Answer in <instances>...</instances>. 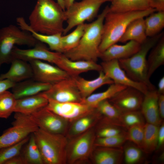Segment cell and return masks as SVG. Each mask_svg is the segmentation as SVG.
I'll return each instance as SVG.
<instances>
[{
  "label": "cell",
  "mask_w": 164,
  "mask_h": 164,
  "mask_svg": "<svg viewBox=\"0 0 164 164\" xmlns=\"http://www.w3.org/2000/svg\"><path fill=\"white\" fill-rule=\"evenodd\" d=\"M99 72L98 77L92 80H87L79 76L73 77L83 100L101 87L114 83L113 81L107 76L102 71Z\"/></svg>",
  "instance_id": "26"
},
{
  "label": "cell",
  "mask_w": 164,
  "mask_h": 164,
  "mask_svg": "<svg viewBox=\"0 0 164 164\" xmlns=\"http://www.w3.org/2000/svg\"><path fill=\"white\" fill-rule=\"evenodd\" d=\"M159 126L146 123L144 125V136L141 149L151 153L156 149Z\"/></svg>",
  "instance_id": "34"
},
{
  "label": "cell",
  "mask_w": 164,
  "mask_h": 164,
  "mask_svg": "<svg viewBox=\"0 0 164 164\" xmlns=\"http://www.w3.org/2000/svg\"><path fill=\"white\" fill-rule=\"evenodd\" d=\"M16 100L8 91L0 94V118L7 119L14 112Z\"/></svg>",
  "instance_id": "37"
},
{
  "label": "cell",
  "mask_w": 164,
  "mask_h": 164,
  "mask_svg": "<svg viewBox=\"0 0 164 164\" xmlns=\"http://www.w3.org/2000/svg\"><path fill=\"white\" fill-rule=\"evenodd\" d=\"M56 0V2L61 6L63 9L65 10H66L64 2V0Z\"/></svg>",
  "instance_id": "50"
},
{
  "label": "cell",
  "mask_w": 164,
  "mask_h": 164,
  "mask_svg": "<svg viewBox=\"0 0 164 164\" xmlns=\"http://www.w3.org/2000/svg\"><path fill=\"white\" fill-rule=\"evenodd\" d=\"M144 18L135 19L128 25L119 42L125 43L134 41L140 44L147 38L146 34Z\"/></svg>",
  "instance_id": "27"
},
{
  "label": "cell",
  "mask_w": 164,
  "mask_h": 164,
  "mask_svg": "<svg viewBox=\"0 0 164 164\" xmlns=\"http://www.w3.org/2000/svg\"><path fill=\"white\" fill-rule=\"evenodd\" d=\"M15 83L7 80H0V94L12 88Z\"/></svg>",
  "instance_id": "45"
},
{
  "label": "cell",
  "mask_w": 164,
  "mask_h": 164,
  "mask_svg": "<svg viewBox=\"0 0 164 164\" xmlns=\"http://www.w3.org/2000/svg\"><path fill=\"white\" fill-rule=\"evenodd\" d=\"M9 70L0 75V80H8L14 83L32 78L33 72L29 62L18 58L13 59Z\"/></svg>",
  "instance_id": "22"
},
{
  "label": "cell",
  "mask_w": 164,
  "mask_h": 164,
  "mask_svg": "<svg viewBox=\"0 0 164 164\" xmlns=\"http://www.w3.org/2000/svg\"><path fill=\"white\" fill-rule=\"evenodd\" d=\"M12 126L0 136V149L15 144L37 130L38 127L27 115L15 113Z\"/></svg>",
  "instance_id": "9"
},
{
  "label": "cell",
  "mask_w": 164,
  "mask_h": 164,
  "mask_svg": "<svg viewBox=\"0 0 164 164\" xmlns=\"http://www.w3.org/2000/svg\"><path fill=\"white\" fill-rule=\"evenodd\" d=\"M101 118L95 108L86 114L70 122L66 135L70 139L94 127Z\"/></svg>",
  "instance_id": "19"
},
{
  "label": "cell",
  "mask_w": 164,
  "mask_h": 164,
  "mask_svg": "<svg viewBox=\"0 0 164 164\" xmlns=\"http://www.w3.org/2000/svg\"><path fill=\"white\" fill-rule=\"evenodd\" d=\"M63 53L50 50L44 43L38 41L32 48L22 49L15 46L12 52V60L18 58L29 62L37 60L56 64H59Z\"/></svg>",
  "instance_id": "12"
},
{
  "label": "cell",
  "mask_w": 164,
  "mask_h": 164,
  "mask_svg": "<svg viewBox=\"0 0 164 164\" xmlns=\"http://www.w3.org/2000/svg\"><path fill=\"white\" fill-rule=\"evenodd\" d=\"M48 101L42 92L17 99L14 112L29 115L45 107Z\"/></svg>",
  "instance_id": "25"
},
{
  "label": "cell",
  "mask_w": 164,
  "mask_h": 164,
  "mask_svg": "<svg viewBox=\"0 0 164 164\" xmlns=\"http://www.w3.org/2000/svg\"><path fill=\"white\" fill-rule=\"evenodd\" d=\"M146 17L144 19L147 36L151 37L159 34L164 27V11H156Z\"/></svg>",
  "instance_id": "32"
},
{
  "label": "cell",
  "mask_w": 164,
  "mask_h": 164,
  "mask_svg": "<svg viewBox=\"0 0 164 164\" xmlns=\"http://www.w3.org/2000/svg\"><path fill=\"white\" fill-rule=\"evenodd\" d=\"M65 10L53 0H37L29 17V26L33 30L43 34H63Z\"/></svg>",
  "instance_id": "1"
},
{
  "label": "cell",
  "mask_w": 164,
  "mask_h": 164,
  "mask_svg": "<svg viewBox=\"0 0 164 164\" xmlns=\"http://www.w3.org/2000/svg\"><path fill=\"white\" fill-rule=\"evenodd\" d=\"M110 0H82L74 2L65 10L67 25L63 33L65 35L74 27L92 20L97 15L101 6Z\"/></svg>",
  "instance_id": "7"
},
{
  "label": "cell",
  "mask_w": 164,
  "mask_h": 164,
  "mask_svg": "<svg viewBox=\"0 0 164 164\" xmlns=\"http://www.w3.org/2000/svg\"><path fill=\"white\" fill-rule=\"evenodd\" d=\"M156 11L153 8L125 13H113L108 11L104 22L101 42L99 47L100 53L119 42L129 24L135 19L145 18Z\"/></svg>",
  "instance_id": "3"
},
{
  "label": "cell",
  "mask_w": 164,
  "mask_h": 164,
  "mask_svg": "<svg viewBox=\"0 0 164 164\" xmlns=\"http://www.w3.org/2000/svg\"><path fill=\"white\" fill-rule=\"evenodd\" d=\"M27 115L39 128L53 133L66 135L70 123L46 107Z\"/></svg>",
  "instance_id": "11"
},
{
  "label": "cell",
  "mask_w": 164,
  "mask_h": 164,
  "mask_svg": "<svg viewBox=\"0 0 164 164\" xmlns=\"http://www.w3.org/2000/svg\"><path fill=\"white\" fill-rule=\"evenodd\" d=\"M164 144V124L162 123L159 126L158 135L157 145L156 149H158L162 147Z\"/></svg>",
  "instance_id": "43"
},
{
  "label": "cell",
  "mask_w": 164,
  "mask_h": 164,
  "mask_svg": "<svg viewBox=\"0 0 164 164\" xmlns=\"http://www.w3.org/2000/svg\"><path fill=\"white\" fill-rule=\"evenodd\" d=\"M108 11L113 13H125L142 11L150 7L148 0H110Z\"/></svg>",
  "instance_id": "28"
},
{
  "label": "cell",
  "mask_w": 164,
  "mask_h": 164,
  "mask_svg": "<svg viewBox=\"0 0 164 164\" xmlns=\"http://www.w3.org/2000/svg\"><path fill=\"white\" fill-rule=\"evenodd\" d=\"M48 101L45 107L70 123L94 108L81 103H60L52 100Z\"/></svg>",
  "instance_id": "16"
},
{
  "label": "cell",
  "mask_w": 164,
  "mask_h": 164,
  "mask_svg": "<svg viewBox=\"0 0 164 164\" xmlns=\"http://www.w3.org/2000/svg\"><path fill=\"white\" fill-rule=\"evenodd\" d=\"M5 164H26V163L20 153L7 161Z\"/></svg>",
  "instance_id": "46"
},
{
  "label": "cell",
  "mask_w": 164,
  "mask_h": 164,
  "mask_svg": "<svg viewBox=\"0 0 164 164\" xmlns=\"http://www.w3.org/2000/svg\"><path fill=\"white\" fill-rule=\"evenodd\" d=\"M33 133L44 164H67L68 139L65 135L39 128Z\"/></svg>",
  "instance_id": "5"
},
{
  "label": "cell",
  "mask_w": 164,
  "mask_h": 164,
  "mask_svg": "<svg viewBox=\"0 0 164 164\" xmlns=\"http://www.w3.org/2000/svg\"><path fill=\"white\" fill-rule=\"evenodd\" d=\"M144 118L140 110L122 112L118 120V124L128 129L135 125L145 124Z\"/></svg>",
  "instance_id": "38"
},
{
  "label": "cell",
  "mask_w": 164,
  "mask_h": 164,
  "mask_svg": "<svg viewBox=\"0 0 164 164\" xmlns=\"http://www.w3.org/2000/svg\"><path fill=\"white\" fill-rule=\"evenodd\" d=\"M52 84L31 78L16 83L12 88L16 99L35 95L48 90Z\"/></svg>",
  "instance_id": "24"
},
{
  "label": "cell",
  "mask_w": 164,
  "mask_h": 164,
  "mask_svg": "<svg viewBox=\"0 0 164 164\" xmlns=\"http://www.w3.org/2000/svg\"><path fill=\"white\" fill-rule=\"evenodd\" d=\"M127 140V132L123 134L109 137H96L94 147L121 148L122 145Z\"/></svg>",
  "instance_id": "39"
},
{
  "label": "cell",
  "mask_w": 164,
  "mask_h": 164,
  "mask_svg": "<svg viewBox=\"0 0 164 164\" xmlns=\"http://www.w3.org/2000/svg\"><path fill=\"white\" fill-rule=\"evenodd\" d=\"M106 90L101 92L92 94L81 102L91 108H95L100 102L109 99L116 93L125 88L124 85L113 83Z\"/></svg>",
  "instance_id": "31"
},
{
  "label": "cell",
  "mask_w": 164,
  "mask_h": 164,
  "mask_svg": "<svg viewBox=\"0 0 164 164\" xmlns=\"http://www.w3.org/2000/svg\"><path fill=\"white\" fill-rule=\"evenodd\" d=\"M159 113L161 118H164V94H159L158 101Z\"/></svg>",
  "instance_id": "47"
},
{
  "label": "cell",
  "mask_w": 164,
  "mask_h": 164,
  "mask_svg": "<svg viewBox=\"0 0 164 164\" xmlns=\"http://www.w3.org/2000/svg\"><path fill=\"white\" fill-rule=\"evenodd\" d=\"M57 66L67 72L71 77L79 76L82 73L90 71L100 72L102 67L97 62L92 60H73L66 56L63 53Z\"/></svg>",
  "instance_id": "17"
},
{
  "label": "cell",
  "mask_w": 164,
  "mask_h": 164,
  "mask_svg": "<svg viewBox=\"0 0 164 164\" xmlns=\"http://www.w3.org/2000/svg\"><path fill=\"white\" fill-rule=\"evenodd\" d=\"M33 70L32 79L41 82L53 84L71 77L67 72L57 66H54L42 60L29 61Z\"/></svg>",
  "instance_id": "13"
},
{
  "label": "cell",
  "mask_w": 164,
  "mask_h": 164,
  "mask_svg": "<svg viewBox=\"0 0 164 164\" xmlns=\"http://www.w3.org/2000/svg\"><path fill=\"white\" fill-rule=\"evenodd\" d=\"M151 8L156 11H164V0H148Z\"/></svg>",
  "instance_id": "44"
},
{
  "label": "cell",
  "mask_w": 164,
  "mask_h": 164,
  "mask_svg": "<svg viewBox=\"0 0 164 164\" xmlns=\"http://www.w3.org/2000/svg\"><path fill=\"white\" fill-rule=\"evenodd\" d=\"M123 151L125 161L127 164H134L138 162L142 156V150L137 146L128 145Z\"/></svg>",
  "instance_id": "42"
},
{
  "label": "cell",
  "mask_w": 164,
  "mask_h": 164,
  "mask_svg": "<svg viewBox=\"0 0 164 164\" xmlns=\"http://www.w3.org/2000/svg\"><path fill=\"white\" fill-rule=\"evenodd\" d=\"M29 32L11 24L0 29V70L4 63H10L16 45L33 47L38 42Z\"/></svg>",
  "instance_id": "6"
},
{
  "label": "cell",
  "mask_w": 164,
  "mask_h": 164,
  "mask_svg": "<svg viewBox=\"0 0 164 164\" xmlns=\"http://www.w3.org/2000/svg\"><path fill=\"white\" fill-rule=\"evenodd\" d=\"M149 52L147 62L148 77L150 79L155 71L164 64V35Z\"/></svg>",
  "instance_id": "29"
},
{
  "label": "cell",
  "mask_w": 164,
  "mask_h": 164,
  "mask_svg": "<svg viewBox=\"0 0 164 164\" xmlns=\"http://www.w3.org/2000/svg\"><path fill=\"white\" fill-rule=\"evenodd\" d=\"M86 23L80 24L71 32L62 37L63 53L75 47L79 43L85 31Z\"/></svg>",
  "instance_id": "35"
},
{
  "label": "cell",
  "mask_w": 164,
  "mask_h": 164,
  "mask_svg": "<svg viewBox=\"0 0 164 164\" xmlns=\"http://www.w3.org/2000/svg\"><path fill=\"white\" fill-rule=\"evenodd\" d=\"M145 124H138L132 126L127 131V140L133 142L141 149L144 136Z\"/></svg>",
  "instance_id": "41"
},
{
  "label": "cell",
  "mask_w": 164,
  "mask_h": 164,
  "mask_svg": "<svg viewBox=\"0 0 164 164\" xmlns=\"http://www.w3.org/2000/svg\"><path fill=\"white\" fill-rule=\"evenodd\" d=\"M157 91L159 94H164V77H162L158 83Z\"/></svg>",
  "instance_id": "48"
},
{
  "label": "cell",
  "mask_w": 164,
  "mask_h": 164,
  "mask_svg": "<svg viewBox=\"0 0 164 164\" xmlns=\"http://www.w3.org/2000/svg\"><path fill=\"white\" fill-rule=\"evenodd\" d=\"M96 136L94 127L70 139L66 149L67 164L90 162Z\"/></svg>",
  "instance_id": "8"
},
{
  "label": "cell",
  "mask_w": 164,
  "mask_h": 164,
  "mask_svg": "<svg viewBox=\"0 0 164 164\" xmlns=\"http://www.w3.org/2000/svg\"><path fill=\"white\" fill-rule=\"evenodd\" d=\"M159 95L156 89L148 90L144 95L140 109L147 123L158 126L162 122L158 108Z\"/></svg>",
  "instance_id": "18"
},
{
  "label": "cell",
  "mask_w": 164,
  "mask_h": 164,
  "mask_svg": "<svg viewBox=\"0 0 164 164\" xmlns=\"http://www.w3.org/2000/svg\"><path fill=\"white\" fill-rule=\"evenodd\" d=\"M107 6L97 19L86 23L84 32L77 45L63 54L73 60H92L97 62L99 58V47L101 42L104 18L108 11Z\"/></svg>",
  "instance_id": "2"
},
{
  "label": "cell",
  "mask_w": 164,
  "mask_h": 164,
  "mask_svg": "<svg viewBox=\"0 0 164 164\" xmlns=\"http://www.w3.org/2000/svg\"><path fill=\"white\" fill-rule=\"evenodd\" d=\"M96 137L105 138L125 133V128L112 123L100 120L94 127Z\"/></svg>",
  "instance_id": "36"
},
{
  "label": "cell",
  "mask_w": 164,
  "mask_h": 164,
  "mask_svg": "<svg viewBox=\"0 0 164 164\" xmlns=\"http://www.w3.org/2000/svg\"><path fill=\"white\" fill-rule=\"evenodd\" d=\"M102 71L114 83L126 87L135 88L145 94L148 91L147 87L144 84L131 79L120 66L118 60L114 59L102 61L101 63Z\"/></svg>",
  "instance_id": "15"
},
{
  "label": "cell",
  "mask_w": 164,
  "mask_h": 164,
  "mask_svg": "<svg viewBox=\"0 0 164 164\" xmlns=\"http://www.w3.org/2000/svg\"><path fill=\"white\" fill-rule=\"evenodd\" d=\"M163 35L161 33L147 38L141 44L139 50L135 53L128 58L118 60L120 66L129 77L135 81L144 84L148 90L156 88L148 77L147 55Z\"/></svg>",
  "instance_id": "4"
},
{
  "label": "cell",
  "mask_w": 164,
  "mask_h": 164,
  "mask_svg": "<svg viewBox=\"0 0 164 164\" xmlns=\"http://www.w3.org/2000/svg\"><path fill=\"white\" fill-rule=\"evenodd\" d=\"M75 0H64L65 9L68 8L75 1Z\"/></svg>",
  "instance_id": "49"
},
{
  "label": "cell",
  "mask_w": 164,
  "mask_h": 164,
  "mask_svg": "<svg viewBox=\"0 0 164 164\" xmlns=\"http://www.w3.org/2000/svg\"><path fill=\"white\" fill-rule=\"evenodd\" d=\"M29 138V136L15 144L0 149V164H5L7 161L19 154Z\"/></svg>",
  "instance_id": "40"
},
{
  "label": "cell",
  "mask_w": 164,
  "mask_h": 164,
  "mask_svg": "<svg viewBox=\"0 0 164 164\" xmlns=\"http://www.w3.org/2000/svg\"><path fill=\"white\" fill-rule=\"evenodd\" d=\"M96 108L101 115V120L119 126L118 120L122 112L110 102L108 99L99 102Z\"/></svg>",
  "instance_id": "33"
},
{
  "label": "cell",
  "mask_w": 164,
  "mask_h": 164,
  "mask_svg": "<svg viewBox=\"0 0 164 164\" xmlns=\"http://www.w3.org/2000/svg\"><path fill=\"white\" fill-rule=\"evenodd\" d=\"M48 99L60 103H81L83 100L73 77L62 80L52 85L42 92Z\"/></svg>",
  "instance_id": "10"
},
{
  "label": "cell",
  "mask_w": 164,
  "mask_h": 164,
  "mask_svg": "<svg viewBox=\"0 0 164 164\" xmlns=\"http://www.w3.org/2000/svg\"><path fill=\"white\" fill-rule=\"evenodd\" d=\"M16 21L20 28L30 32L37 40L47 44L51 50L63 53L62 33L46 35L36 32L30 28L24 18L22 17L17 18Z\"/></svg>",
  "instance_id": "23"
},
{
  "label": "cell",
  "mask_w": 164,
  "mask_h": 164,
  "mask_svg": "<svg viewBox=\"0 0 164 164\" xmlns=\"http://www.w3.org/2000/svg\"><path fill=\"white\" fill-rule=\"evenodd\" d=\"M123 151L121 148L94 147L90 158L94 164H119L121 163Z\"/></svg>",
  "instance_id": "21"
},
{
  "label": "cell",
  "mask_w": 164,
  "mask_h": 164,
  "mask_svg": "<svg viewBox=\"0 0 164 164\" xmlns=\"http://www.w3.org/2000/svg\"><path fill=\"white\" fill-rule=\"evenodd\" d=\"M144 94L138 90L127 87L108 99L122 112L140 110Z\"/></svg>",
  "instance_id": "14"
},
{
  "label": "cell",
  "mask_w": 164,
  "mask_h": 164,
  "mask_svg": "<svg viewBox=\"0 0 164 164\" xmlns=\"http://www.w3.org/2000/svg\"><path fill=\"white\" fill-rule=\"evenodd\" d=\"M26 164H44L41 155L36 143L33 133L20 152Z\"/></svg>",
  "instance_id": "30"
},
{
  "label": "cell",
  "mask_w": 164,
  "mask_h": 164,
  "mask_svg": "<svg viewBox=\"0 0 164 164\" xmlns=\"http://www.w3.org/2000/svg\"><path fill=\"white\" fill-rule=\"evenodd\" d=\"M141 46V44L134 41H128L123 45L115 43L101 53L99 58L103 61L126 59L137 52Z\"/></svg>",
  "instance_id": "20"
}]
</instances>
